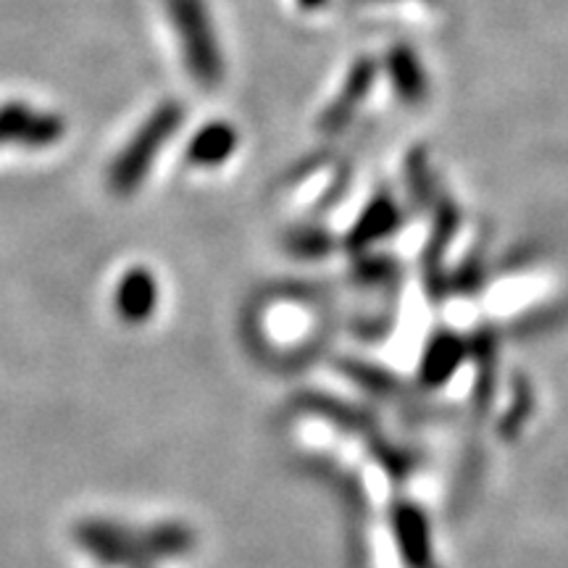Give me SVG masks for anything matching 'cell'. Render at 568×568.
Instances as JSON below:
<instances>
[{
  "mask_svg": "<svg viewBox=\"0 0 568 568\" xmlns=\"http://www.w3.org/2000/svg\"><path fill=\"white\" fill-rule=\"evenodd\" d=\"M184 122V109L180 101H163L151 116L142 122L132 140L122 148L109 169V184L119 197L134 195L145 176L151 174L161 148L174 138Z\"/></svg>",
  "mask_w": 568,
  "mask_h": 568,
  "instance_id": "6da1fadb",
  "label": "cell"
},
{
  "mask_svg": "<svg viewBox=\"0 0 568 568\" xmlns=\"http://www.w3.org/2000/svg\"><path fill=\"white\" fill-rule=\"evenodd\" d=\"M180 40L184 67L201 88H216L224 80V55L205 0H163Z\"/></svg>",
  "mask_w": 568,
  "mask_h": 568,
  "instance_id": "7a4b0ae2",
  "label": "cell"
},
{
  "mask_svg": "<svg viewBox=\"0 0 568 568\" xmlns=\"http://www.w3.org/2000/svg\"><path fill=\"white\" fill-rule=\"evenodd\" d=\"M77 545L90 552L98 564L111 568H153L159 564L153 550L151 529L134 531L124 524L103 521V518H88L74 529Z\"/></svg>",
  "mask_w": 568,
  "mask_h": 568,
  "instance_id": "3957f363",
  "label": "cell"
},
{
  "mask_svg": "<svg viewBox=\"0 0 568 568\" xmlns=\"http://www.w3.org/2000/svg\"><path fill=\"white\" fill-rule=\"evenodd\" d=\"M67 134V122L53 111L32 109L30 103L0 105V145H24L32 151L55 145Z\"/></svg>",
  "mask_w": 568,
  "mask_h": 568,
  "instance_id": "277c9868",
  "label": "cell"
},
{
  "mask_svg": "<svg viewBox=\"0 0 568 568\" xmlns=\"http://www.w3.org/2000/svg\"><path fill=\"white\" fill-rule=\"evenodd\" d=\"M116 314L126 324H145L159 305V282L151 268L134 266L116 284Z\"/></svg>",
  "mask_w": 568,
  "mask_h": 568,
  "instance_id": "5b68a950",
  "label": "cell"
},
{
  "mask_svg": "<svg viewBox=\"0 0 568 568\" xmlns=\"http://www.w3.org/2000/svg\"><path fill=\"white\" fill-rule=\"evenodd\" d=\"M234 148H237V132H234V126L226 122H211L203 130H197L195 138L190 140L187 161L193 166L213 169L230 159Z\"/></svg>",
  "mask_w": 568,
  "mask_h": 568,
  "instance_id": "8992f818",
  "label": "cell"
},
{
  "mask_svg": "<svg viewBox=\"0 0 568 568\" xmlns=\"http://www.w3.org/2000/svg\"><path fill=\"white\" fill-rule=\"evenodd\" d=\"M368 80H372V69H368L366 63H358V67L351 71V77H347V82H345L343 92H339V98H335V103H332L329 109L324 111V116H322V130L324 132L343 130V124L347 122V119H351L355 105H358L361 98L366 95Z\"/></svg>",
  "mask_w": 568,
  "mask_h": 568,
  "instance_id": "52a82bcc",
  "label": "cell"
},
{
  "mask_svg": "<svg viewBox=\"0 0 568 568\" xmlns=\"http://www.w3.org/2000/svg\"><path fill=\"white\" fill-rule=\"evenodd\" d=\"M326 245H329V240L318 230H297L287 234V251L293 255H308V258H314V255L326 253Z\"/></svg>",
  "mask_w": 568,
  "mask_h": 568,
  "instance_id": "ba28073f",
  "label": "cell"
},
{
  "mask_svg": "<svg viewBox=\"0 0 568 568\" xmlns=\"http://www.w3.org/2000/svg\"><path fill=\"white\" fill-rule=\"evenodd\" d=\"M389 219V205L379 203V205H372V209L366 211V216L361 219V224L353 230V243H366L368 237H374L376 232L385 230V222Z\"/></svg>",
  "mask_w": 568,
  "mask_h": 568,
  "instance_id": "9c48e42d",
  "label": "cell"
},
{
  "mask_svg": "<svg viewBox=\"0 0 568 568\" xmlns=\"http://www.w3.org/2000/svg\"><path fill=\"white\" fill-rule=\"evenodd\" d=\"M297 3H301V6H303V9L314 11V9H322V6L326 3V0H297Z\"/></svg>",
  "mask_w": 568,
  "mask_h": 568,
  "instance_id": "30bf717a",
  "label": "cell"
}]
</instances>
